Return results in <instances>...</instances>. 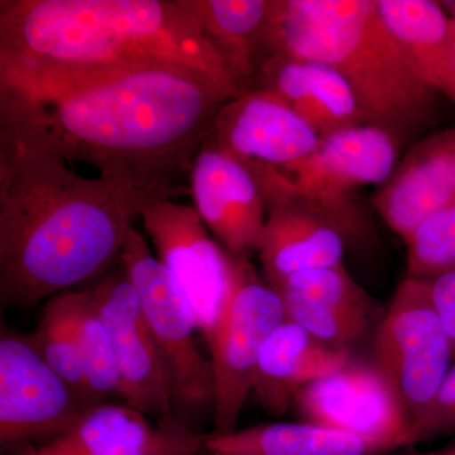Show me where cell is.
Wrapping results in <instances>:
<instances>
[{
  "label": "cell",
  "instance_id": "6da1fadb",
  "mask_svg": "<svg viewBox=\"0 0 455 455\" xmlns=\"http://www.w3.org/2000/svg\"><path fill=\"white\" fill-rule=\"evenodd\" d=\"M235 92L175 64L64 85L0 84V140L99 171L139 211L190 193L196 156Z\"/></svg>",
  "mask_w": 455,
  "mask_h": 455
},
{
  "label": "cell",
  "instance_id": "7a4b0ae2",
  "mask_svg": "<svg viewBox=\"0 0 455 455\" xmlns=\"http://www.w3.org/2000/svg\"><path fill=\"white\" fill-rule=\"evenodd\" d=\"M140 212L112 184L0 140V304L27 309L119 263Z\"/></svg>",
  "mask_w": 455,
  "mask_h": 455
},
{
  "label": "cell",
  "instance_id": "3957f363",
  "mask_svg": "<svg viewBox=\"0 0 455 455\" xmlns=\"http://www.w3.org/2000/svg\"><path fill=\"white\" fill-rule=\"evenodd\" d=\"M156 64L243 94L187 0L0 2V84L64 85Z\"/></svg>",
  "mask_w": 455,
  "mask_h": 455
},
{
  "label": "cell",
  "instance_id": "277c9868",
  "mask_svg": "<svg viewBox=\"0 0 455 455\" xmlns=\"http://www.w3.org/2000/svg\"><path fill=\"white\" fill-rule=\"evenodd\" d=\"M275 53L337 70L368 124L400 137L433 121L436 92L416 76L376 0H274L267 56Z\"/></svg>",
  "mask_w": 455,
  "mask_h": 455
},
{
  "label": "cell",
  "instance_id": "5b68a950",
  "mask_svg": "<svg viewBox=\"0 0 455 455\" xmlns=\"http://www.w3.org/2000/svg\"><path fill=\"white\" fill-rule=\"evenodd\" d=\"M397 158L398 136L385 128L362 124L325 134L307 158L266 191V203L290 194L304 197L328 215L347 244L366 241L372 229L350 193L385 184Z\"/></svg>",
  "mask_w": 455,
  "mask_h": 455
},
{
  "label": "cell",
  "instance_id": "8992f818",
  "mask_svg": "<svg viewBox=\"0 0 455 455\" xmlns=\"http://www.w3.org/2000/svg\"><path fill=\"white\" fill-rule=\"evenodd\" d=\"M119 263L140 296L143 314L163 353L173 410L179 420L211 410L214 412L215 385L212 359L197 347L196 314L179 283L152 254L140 232L131 228Z\"/></svg>",
  "mask_w": 455,
  "mask_h": 455
},
{
  "label": "cell",
  "instance_id": "52a82bcc",
  "mask_svg": "<svg viewBox=\"0 0 455 455\" xmlns=\"http://www.w3.org/2000/svg\"><path fill=\"white\" fill-rule=\"evenodd\" d=\"M284 320L280 293L260 280L248 257L232 254L229 291L208 343L215 385L212 433L236 429L263 347Z\"/></svg>",
  "mask_w": 455,
  "mask_h": 455
},
{
  "label": "cell",
  "instance_id": "ba28073f",
  "mask_svg": "<svg viewBox=\"0 0 455 455\" xmlns=\"http://www.w3.org/2000/svg\"><path fill=\"white\" fill-rule=\"evenodd\" d=\"M451 359V343L431 301L429 281L407 276L377 329L372 363L396 392L414 433Z\"/></svg>",
  "mask_w": 455,
  "mask_h": 455
},
{
  "label": "cell",
  "instance_id": "9c48e42d",
  "mask_svg": "<svg viewBox=\"0 0 455 455\" xmlns=\"http://www.w3.org/2000/svg\"><path fill=\"white\" fill-rule=\"evenodd\" d=\"M99 403L75 388L44 361L27 335L0 337V440L13 445L55 438Z\"/></svg>",
  "mask_w": 455,
  "mask_h": 455
},
{
  "label": "cell",
  "instance_id": "30bf717a",
  "mask_svg": "<svg viewBox=\"0 0 455 455\" xmlns=\"http://www.w3.org/2000/svg\"><path fill=\"white\" fill-rule=\"evenodd\" d=\"M140 218L158 259L187 296L199 333L209 343L229 291L232 254L212 238L194 206L163 200L143 208Z\"/></svg>",
  "mask_w": 455,
  "mask_h": 455
},
{
  "label": "cell",
  "instance_id": "8fae6325",
  "mask_svg": "<svg viewBox=\"0 0 455 455\" xmlns=\"http://www.w3.org/2000/svg\"><path fill=\"white\" fill-rule=\"evenodd\" d=\"M208 139L243 164L266 194L320 136L281 99L253 88L221 107Z\"/></svg>",
  "mask_w": 455,
  "mask_h": 455
},
{
  "label": "cell",
  "instance_id": "7c38bea8",
  "mask_svg": "<svg viewBox=\"0 0 455 455\" xmlns=\"http://www.w3.org/2000/svg\"><path fill=\"white\" fill-rule=\"evenodd\" d=\"M293 406L307 423L376 440L394 449L418 444L396 392L372 362L352 359L302 388Z\"/></svg>",
  "mask_w": 455,
  "mask_h": 455
},
{
  "label": "cell",
  "instance_id": "4fadbf2b",
  "mask_svg": "<svg viewBox=\"0 0 455 455\" xmlns=\"http://www.w3.org/2000/svg\"><path fill=\"white\" fill-rule=\"evenodd\" d=\"M112 341L125 405L160 421L173 418L169 372L140 296L121 265L90 287ZM176 418V416H175Z\"/></svg>",
  "mask_w": 455,
  "mask_h": 455
},
{
  "label": "cell",
  "instance_id": "5bb4252c",
  "mask_svg": "<svg viewBox=\"0 0 455 455\" xmlns=\"http://www.w3.org/2000/svg\"><path fill=\"white\" fill-rule=\"evenodd\" d=\"M194 208L221 247L236 257L259 253L267 203L259 180L243 164L204 140L190 172Z\"/></svg>",
  "mask_w": 455,
  "mask_h": 455
},
{
  "label": "cell",
  "instance_id": "9a60e30c",
  "mask_svg": "<svg viewBox=\"0 0 455 455\" xmlns=\"http://www.w3.org/2000/svg\"><path fill=\"white\" fill-rule=\"evenodd\" d=\"M272 286L283 299L286 320L317 340L348 349L366 334L374 304L343 265L307 269Z\"/></svg>",
  "mask_w": 455,
  "mask_h": 455
},
{
  "label": "cell",
  "instance_id": "2e32d148",
  "mask_svg": "<svg viewBox=\"0 0 455 455\" xmlns=\"http://www.w3.org/2000/svg\"><path fill=\"white\" fill-rule=\"evenodd\" d=\"M453 202L455 128L412 146L372 199L383 221L403 239L431 212Z\"/></svg>",
  "mask_w": 455,
  "mask_h": 455
},
{
  "label": "cell",
  "instance_id": "e0dca14e",
  "mask_svg": "<svg viewBox=\"0 0 455 455\" xmlns=\"http://www.w3.org/2000/svg\"><path fill=\"white\" fill-rule=\"evenodd\" d=\"M253 88L281 99L320 137L368 124L349 84L323 62L269 55L259 66Z\"/></svg>",
  "mask_w": 455,
  "mask_h": 455
},
{
  "label": "cell",
  "instance_id": "ac0fdd59",
  "mask_svg": "<svg viewBox=\"0 0 455 455\" xmlns=\"http://www.w3.org/2000/svg\"><path fill=\"white\" fill-rule=\"evenodd\" d=\"M346 244L328 215L304 197L267 200L259 256L269 284L307 269L343 265Z\"/></svg>",
  "mask_w": 455,
  "mask_h": 455
},
{
  "label": "cell",
  "instance_id": "d6986e66",
  "mask_svg": "<svg viewBox=\"0 0 455 455\" xmlns=\"http://www.w3.org/2000/svg\"><path fill=\"white\" fill-rule=\"evenodd\" d=\"M350 361L349 349L323 343L300 325L284 320L263 347L252 394L268 415L281 418L293 407L302 388Z\"/></svg>",
  "mask_w": 455,
  "mask_h": 455
},
{
  "label": "cell",
  "instance_id": "ffe728a7",
  "mask_svg": "<svg viewBox=\"0 0 455 455\" xmlns=\"http://www.w3.org/2000/svg\"><path fill=\"white\" fill-rule=\"evenodd\" d=\"M383 22L416 76L434 92L453 98L455 20L442 3L376 0Z\"/></svg>",
  "mask_w": 455,
  "mask_h": 455
},
{
  "label": "cell",
  "instance_id": "44dd1931",
  "mask_svg": "<svg viewBox=\"0 0 455 455\" xmlns=\"http://www.w3.org/2000/svg\"><path fill=\"white\" fill-rule=\"evenodd\" d=\"M204 35L220 52L242 92L253 89L267 56L274 0H187Z\"/></svg>",
  "mask_w": 455,
  "mask_h": 455
},
{
  "label": "cell",
  "instance_id": "7402d4cb",
  "mask_svg": "<svg viewBox=\"0 0 455 455\" xmlns=\"http://www.w3.org/2000/svg\"><path fill=\"white\" fill-rule=\"evenodd\" d=\"M385 444L313 423L256 425L205 435L209 455H385Z\"/></svg>",
  "mask_w": 455,
  "mask_h": 455
},
{
  "label": "cell",
  "instance_id": "603a6c76",
  "mask_svg": "<svg viewBox=\"0 0 455 455\" xmlns=\"http://www.w3.org/2000/svg\"><path fill=\"white\" fill-rule=\"evenodd\" d=\"M71 315L92 396H121V377L106 323L92 290L70 291Z\"/></svg>",
  "mask_w": 455,
  "mask_h": 455
},
{
  "label": "cell",
  "instance_id": "cb8c5ba5",
  "mask_svg": "<svg viewBox=\"0 0 455 455\" xmlns=\"http://www.w3.org/2000/svg\"><path fill=\"white\" fill-rule=\"evenodd\" d=\"M27 338L66 381L95 403H101L92 396L86 379L82 350L71 315L70 291L53 296L47 302L37 328Z\"/></svg>",
  "mask_w": 455,
  "mask_h": 455
},
{
  "label": "cell",
  "instance_id": "d4e9b609",
  "mask_svg": "<svg viewBox=\"0 0 455 455\" xmlns=\"http://www.w3.org/2000/svg\"><path fill=\"white\" fill-rule=\"evenodd\" d=\"M407 276L433 280L455 269V202L431 212L403 239Z\"/></svg>",
  "mask_w": 455,
  "mask_h": 455
},
{
  "label": "cell",
  "instance_id": "484cf974",
  "mask_svg": "<svg viewBox=\"0 0 455 455\" xmlns=\"http://www.w3.org/2000/svg\"><path fill=\"white\" fill-rule=\"evenodd\" d=\"M140 412L128 405L99 403L65 433L38 448L40 455H95L131 427Z\"/></svg>",
  "mask_w": 455,
  "mask_h": 455
},
{
  "label": "cell",
  "instance_id": "4316f807",
  "mask_svg": "<svg viewBox=\"0 0 455 455\" xmlns=\"http://www.w3.org/2000/svg\"><path fill=\"white\" fill-rule=\"evenodd\" d=\"M453 430H455V364L449 370L438 394L416 427V440L418 443L425 442Z\"/></svg>",
  "mask_w": 455,
  "mask_h": 455
},
{
  "label": "cell",
  "instance_id": "83f0119b",
  "mask_svg": "<svg viewBox=\"0 0 455 455\" xmlns=\"http://www.w3.org/2000/svg\"><path fill=\"white\" fill-rule=\"evenodd\" d=\"M203 451H205V435L173 416L155 427L146 455H199Z\"/></svg>",
  "mask_w": 455,
  "mask_h": 455
},
{
  "label": "cell",
  "instance_id": "f1b7e54d",
  "mask_svg": "<svg viewBox=\"0 0 455 455\" xmlns=\"http://www.w3.org/2000/svg\"><path fill=\"white\" fill-rule=\"evenodd\" d=\"M427 281L434 309L447 334L455 362V269Z\"/></svg>",
  "mask_w": 455,
  "mask_h": 455
},
{
  "label": "cell",
  "instance_id": "f546056e",
  "mask_svg": "<svg viewBox=\"0 0 455 455\" xmlns=\"http://www.w3.org/2000/svg\"><path fill=\"white\" fill-rule=\"evenodd\" d=\"M155 427L145 415L137 419L118 438L110 442L95 455H146L154 438Z\"/></svg>",
  "mask_w": 455,
  "mask_h": 455
},
{
  "label": "cell",
  "instance_id": "4dcf8cb0",
  "mask_svg": "<svg viewBox=\"0 0 455 455\" xmlns=\"http://www.w3.org/2000/svg\"><path fill=\"white\" fill-rule=\"evenodd\" d=\"M3 455H40V453H38V448L32 443L23 442L8 445L7 451Z\"/></svg>",
  "mask_w": 455,
  "mask_h": 455
},
{
  "label": "cell",
  "instance_id": "1f68e13d",
  "mask_svg": "<svg viewBox=\"0 0 455 455\" xmlns=\"http://www.w3.org/2000/svg\"><path fill=\"white\" fill-rule=\"evenodd\" d=\"M442 5L455 20V2H443Z\"/></svg>",
  "mask_w": 455,
  "mask_h": 455
},
{
  "label": "cell",
  "instance_id": "d6a6232c",
  "mask_svg": "<svg viewBox=\"0 0 455 455\" xmlns=\"http://www.w3.org/2000/svg\"><path fill=\"white\" fill-rule=\"evenodd\" d=\"M451 101H453L454 106H455V86H454V94H453V98H451Z\"/></svg>",
  "mask_w": 455,
  "mask_h": 455
}]
</instances>
